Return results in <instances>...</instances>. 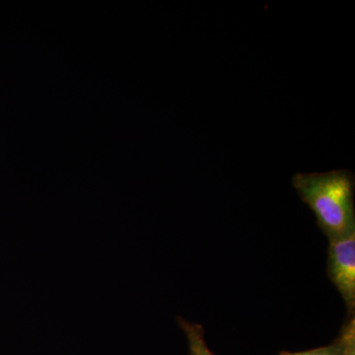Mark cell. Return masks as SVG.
Segmentation results:
<instances>
[{
    "label": "cell",
    "instance_id": "3",
    "mask_svg": "<svg viewBox=\"0 0 355 355\" xmlns=\"http://www.w3.org/2000/svg\"><path fill=\"white\" fill-rule=\"evenodd\" d=\"M279 355H355V319L349 316L338 338L326 347H317L305 352H282Z\"/></svg>",
    "mask_w": 355,
    "mask_h": 355
},
{
    "label": "cell",
    "instance_id": "1",
    "mask_svg": "<svg viewBox=\"0 0 355 355\" xmlns=\"http://www.w3.org/2000/svg\"><path fill=\"white\" fill-rule=\"evenodd\" d=\"M292 186L329 241L355 232L354 177L349 170L297 173Z\"/></svg>",
    "mask_w": 355,
    "mask_h": 355
},
{
    "label": "cell",
    "instance_id": "4",
    "mask_svg": "<svg viewBox=\"0 0 355 355\" xmlns=\"http://www.w3.org/2000/svg\"><path fill=\"white\" fill-rule=\"evenodd\" d=\"M178 323L188 340L189 355H216L205 342V329L202 324L190 323L181 317H178Z\"/></svg>",
    "mask_w": 355,
    "mask_h": 355
},
{
    "label": "cell",
    "instance_id": "2",
    "mask_svg": "<svg viewBox=\"0 0 355 355\" xmlns=\"http://www.w3.org/2000/svg\"><path fill=\"white\" fill-rule=\"evenodd\" d=\"M327 275L342 295L349 316L355 309V232L330 240Z\"/></svg>",
    "mask_w": 355,
    "mask_h": 355
}]
</instances>
